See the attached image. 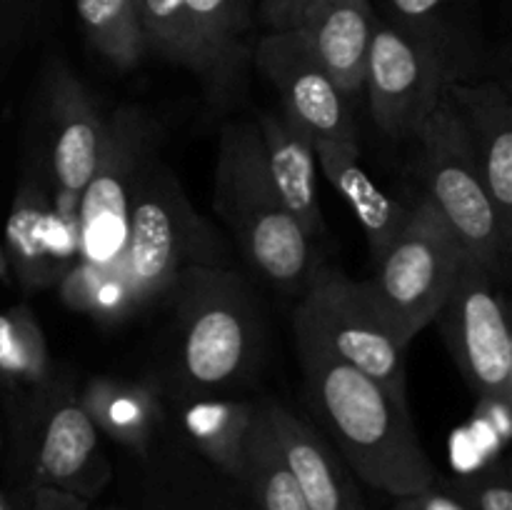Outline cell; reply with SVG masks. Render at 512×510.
<instances>
[{"instance_id":"cell-25","label":"cell","mask_w":512,"mask_h":510,"mask_svg":"<svg viewBox=\"0 0 512 510\" xmlns=\"http://www.w3.org/2000/svg\"><path fill=\"white\" fill-rule=\"evenodd\" d=\"M55 288L70 310L90 315L100 323H118L140 308L120 268H103L78 260Z\"/></svg>"},{"instance_id":"cell-7","label":"cell","mask_w":512,"mask_h":510,"mask_svg":"<svg viewBox=\"0 0 512 510\" xmlns=\"http://www.w3.org/2000/svg\"><path fill=\"white\" fill-rule=\"evenodd\" d=\"M298 348L350 365L408 403L405 345L393 333L370 285L320 268L293 310Z\"/></svg>"},{"instance_id":"cell-13","label":"cell","mask_w":512,"mask_h":510,"mask_svg":"<svg viewBox=\"0 0 512 510\" xmlns=\"http://www.w3.org/2000/svg\"><path fill=\"white\" fill-rule=\"evenodd\" d=\"M3 250L25 293L55 288L80 260L78 213L58 203L35 160L15 190Z\"/></svg>"},{"instance_id":"cell-12","label":"cell","mask_w":512,"mask_h":510,"mask_svg":"<svg viewBox=\"0 0 512 510\" xmlns=\"http://www.w3.org/2000/svg\"><path fill=\"white\" fill-rule=\"evenodd\" d=\"M40 135L43 148L33 160L58 203L78 213L80 193L93 175L103 145L105 115L78 75L63 63L53 65L43 80Z\"/></svg>"},{"instance_id":"cell-23","label":"cell","mask_w":512,"mask_h":510,"mask_svg":"<svg viewBox=\"0 0 512 510\" xmlns=\"http://www.w3.org/2000/svg\"><path fill=\"white\" fill-rule=\"evenodd\" d=\"M235 483L253 510H310L280 453L260 400H255V420L245 438Z\"/></svg>"},{"instance_id":"cell-5","label":"cell","mask_w":512,"mask_h":510,"mask_svg":"<svg viewBox=\"0 0 512 510\" xmlns=\"http://www.w3.org/2000/svg\"><path fill=\"white\" fill-rule=\"evenodd\" d=\"M198 265L230 268L225 245L190 203L178 175L155 155L130 208L120 270L145 308L158 303L185 270Z\"/></svg>"},{"instance_id":"cell-34","label":"cell","mask_w":512,"mask_h":510,"mask_svg":"<svg viewBox=\"0 0 512 510\" xmlns=\"http://www.w3.org/2000/svg\"><path fill=\"white\" fill-rule=\"evenodd\" d=\"M0 383H3V378H0Z\"/></svg>"},{"instance_id":"cell-27","label":"cell","mask_w":512,"mask_h":510,"mask_svg":"<svg viewBox=\"0 0 512 510\" xmlns=\"http://www.w3.org/2000/svg\"><path fill=\"white\" fill-rule=\"evenodd\" d=\"M140 35L145 53L153 50L170 63L185 65L195 73V40L183 0H138Z\"/></svg>"},{"instance_id":"cell-3","label":"cell","mask_w":512,"mask_h":510,"mask_svg":"<svg viewBox=\"0 0 512 510\" xmlns=\"http://www.w3.org/2000/svg\"><path fill=\"white\" fill-rule=\"evenodd\" d=\"M213 208L245 263L280 293L300 298L323 268L315 240L285 210L270 183L255 123H228L220 133Z\"/></svg>"},{"instance_id":"cell-8","label":"cell","mask_w":512,"mask_h":510,"mask_svg":"<svg viewBox=\"0 0 512 510\" xmlns=\"http://www.w3.org/2000/svg\"><path fill=\"white\" fill-rule=\"evenodd\" d=\"M465 263L463 248L428 200H415L405 228L373 260V275L365 280L405 348L433 323Z\"/></svg>"},{"instance_id":"cell-19","label":"cell","mask_w":512,"mask_h":510,"mask_svg":"<svg viewBox=\"0 0 512 510\" xmlns=\"http://www.w3.org/2000/svg\"><path fill=\"white\" fill-rule=\"evenodd\" d=\"M253 123L260 135L265 170L280 203L310 238L318 240L325 233V223L313 140L295 128L280 110H263Z\"/></svg>"},{"instance_id":"cell-26","label":"cell","mask_w":512,"mask_h":510,"mask_svg":"<svg viewBox=\"0 0 512 510\" xmlns=\"http://www.w3.org/2000/svg\"><path fill=\"white\" fill-rule=\"evenodd\" d=\"M48 340L28 305L0 313V378L15 388L38 385L53 373Z\"/></svg>"},{"instance_id":"cell-21","label":"cell","mask_w":512,"mask_h":510,"mask_svg":"<svg viewBox=\"0 0 512 510\" xmlns=\"http://www.w3.org/2000/svg\"><path fill=\"white\" fill-rule=\"evenodd\" d=\"M175 433L198 458L235 480L243 458V445L255 420V400L213 395L173 403Z\"/></svg>"},{"instance_id":"cell-35","label":"cell","mask_w":512,"mask_h":510,"mask_svg":"<svg viewBox=\"0 0 512 510\" xmlns=\"http://www.w3.org/2000/svg\"><path fill=\"white\" fill-rule=\"evenodd\" d=\"M90 510H93V508H90Z\"/></svg>"},{"instance_id":"cell-32","label":"cell","mask_w":512,"mask_h":510,"mask_svg":"<svg viewBox=\"0 0 512 510\" xmlns=\"http://www.w3.org/2000/svg\"><path fill=\"white\" fill-rule=\"evenodd\" d=\"M308 3L310 0H263V18L273 30L295 28Z\"/></svg>"},{"instance_id":"cell-1","label":"cell","mask_w":512,"mask_h":510,"mask_svg":"<svg viewBox=\"0 0 512 510\" xmlns=\"http://www.w3.org/2000/svg\"><path fill=\"white\" fill-rule=\"evenodd\" d=\"M158 303L165 308L163 350L148 380L165 403L233 395L253 383L265 355V318L243 275L198 265Z\"/></svg>"},{"instance_id":"cell-33","label":"cell","mask_w":512,"mask_h":510,"mask_svg":"<svg viewBox=\"0 0 512 510\" xmlns=\"http://www.w3.org/2000/svg\"><path fill=\"white\" fill-rule=\"evenodd\" d=\"M0 283H10V268H8V258H5L3 245H0Z\"/></svg>"},{"instance_id":"cell-11","label":"cell","mask_w":512,"mask_h":510,"mask_svg":"<svg viewBox=\"0 0 512 510\" xmlns=\"http://www.w3.org/2000/svg\"><path fill=\"white\" fill-rule=\"evenodd\" d=\"M433 323L480 403H512V333L495 278L465 263Z\"/></svg>"},{"instance_id":"cell-30","label":"cell","mask_w":512,"mask_h":510,"mask_svg":"<svg viewBox=\"0 0 512 510\" xmlns=\"http://www.w3.org/2000/svg\"><path fill=\"white\" fill-rule=\"evenodd\" d=\"M390 510H468L463 500L448 488L445 478L440 475L433 485L423 490H415V493L400 495L395 498L393 508Z\"/></svg>"},{"instance_id":"cell-28","label":"cell","mask_w":512,"mask_h":510,"mask_svg":"<svg viewBox=\"0 0 512 510\" xmlns=\"http://www.w3.org/2000/svg\"><path fill=\"white\" fill-rule=\"evenodd\" d=\"M468 510H512V475L508 460H495L475 473L445 480Z\"/></svg>"},{"instance_id":"cell-2","label":"cell","mask_w":512,"mask_h":510,"mask_svg":"<svg viewBox=\"0 0 512 510\" xmlns=\"http://www.w3.org/2000/svg\"><path fill=\"white\" fill-rule=\"evenodd\" d=\"M305 403L355 478L393 498L440 478L413 425L410 403L350 365L298 348Z\"/></svg>"},{"instance_id":"cell-22","label":"cell","mask_w":512,"mask_h":510,"mask_svg":"<svg viewBox=\"0 0 512 510\" xmlns=\"http://www.w3.org/2000/svg\"><path fill=\"white\" fill-rule=\"evenodd\" d=\"M195 40V73L210 90L230 83L245 58L250 0H183Z\"/></svg>"},{"instance_id":"cell-17","label":"cell","mask_w":512,"mask_h":510,"mask_svg":"<svg viewBox=\"0 0 512 510\" xmlns=\"http://www.w3.org/2000/svg\"><path fill=\"white\" fill-rule=\"evenodd\" d=\"M378 13L370 0H310L298 25L310 53L348 100L363 95Z\"/></svg>"},{"instance_id":"cell-29","label":"cell","mask_w":512,"mask_h":510,"mask_svg":"<svg viewBox=\"0 0 512 510\" xmlns=\"http://www.w3.org/2000/svg\"><path fill=\"white\" fill-rule=\"evenodd\" d=\"M453 3L455 0H388L390 18L383 20L448 50L445 13L453 8Z\"/></svg>"},{"instance_id":"cell-16","label":"cell","mask_w":512,"mask_h":510,"mask_svg":"<svg viewBox=\"0 0 512 510\" xmlns=\"http://www.w3.org/2000/svg\"><path fill=\"white\" fill-rule=\"evenodd\" d=\"M260 403L308 508L365 510L358 478L340 458L333 443L313 423L300 418L278 400L263 398Z\"/></svg>"},{"instance_id":"cell-6","label":"cell","mask_w":512,"mask_h":510,"mask_svg":"<svg viewBox=\"0 0 512 510\" xmlns=\"http://www.w3.org/2000/svg\"><path fill=\"white\" fill-rule=\"evenodd\" d=\"M423 198L453 233L465 258L493 278L508 270L512 238L500 223L490 190L450 100L443 98L415 135Z\"/></svg>"},{"instance_id":"cell-18","label":"cell","mask_w":512,"mask_h":510,"mask_svg":"<svg viewBox=\"0 0 512 510\" xmlns=\"http://www.w3.org/2000/svg\"><path fill=\"white\" fill-rule=\"evenodd\" d=\"M78 398L100 438L113 440L130 458H143L168 430V403L150 380L95 375Z\"/></svg>"},{"instance_id":"cell-10","label":"cell","mask_w":512,"mask_h":510,"mask_svg":"<svg viewBox=\"0 0 512 510\" xmlns=\"http://www.w3.org/2000/svg\"><path fill=\"white\" fill-rule=\"evenodd\" d=\"M455 80L453 55L378 15L363 93L375 125L388 138H415L445 85Z\"/></svg>"},{"instance_id":"cell-14","label":"cell","mask_w":512,"mask_h":510,"mask_svg":"<svg viewBox=\"0 0 512 510\" xmlns=\"http://www.w3.org/2000/svg\"><path fill=\"white\" fill-rule=\"evenodd\" d=\"M255 65L280 95V113L313 143H358L353 100L330 80L298 28L270 30L253 50Z\"/></svg>"},{"instance_id":"cell-15","label":"cell","mask_w":512,"mask_h":510,"mask_svg":"<svg viewBox=\"0 0 512 510\" xmlns=\"http://www.w3.org/2000/svg\"><path fill=\"white\" fill-rule=\"evenodd\" d=\"M445 98L453 105L500 223L512 238V108L510 95L498 80L463 83L450 80Z\"/></svg>"},{"instance_id":"cell-31","label":"cell","mask_w":512,"mask_h":510,"mask_svg":"<svg viewBox=\"0 0 512 510\" xmlns=\"http://www.w3.org/2000/svg\"><path fill=\"white\" fill-rule=\"evenodd\" d=\"M93 503L55 488H30V510H90Z\"/></svg>"},{"instance_id":"cell-9","label":"cell","mask_w":512,"mask_h":510,"mask_svg":"<svg viewBox=\"0 0 512 510\" xmlns=\"http://www.w3.org/2000/svg\"><path fill=\"white\" fill-rule=\"evenodd\" d=\"M160 130L138 105H120L105 118L98 163L78 200L80 260L120 268L128 218L145 168L158 155Z\"/></svg>"},{"instance_id":"cell-4","label":"cell","mask_w":512,"mask_h":510,"mask_svg":"<svg viewBox=\"0 0 512 510\" xmlns=\"http://www.w3.org/2000/svg\"><path fill=\"white\" fill-rule=\"evenodd\" d=\"M13 425V468L20 488H55L93 503L113 480L100 433L83 410L73 373L53 368L20 388Z\"/></svg>"},{"instance_id":"cell-24","label":"cell","mask_w":512,"mask_h":510,"mask_svg":"<svg viewBox=\"0 0 512 510\" xmlns=\"http://www.w3.org/2000/svg\"><path fill=\"white\" fill-rule=\"evenodd\" d=\"M80 28L95 53L115 68L130 70L145 55L138 0H75Z\"/></svg>"},{"instance_id":"cell-20","label":"cell","mask_w":512,"mask_h":510,"mask_svg":"<svg viewBox=\"0 0 512 510\" xmlns=\"http://www.w3.org/2000/svg\"><path fill=\"white\" fill-rule=\"evenodd\" d=\"M313 148L318 168L358 218L368 240L370 260H375L405 228L413 205H403L398 198L378 188V183L363 168L358 143L320 140L313 143Z\"/></svg>"}]
</instances>
